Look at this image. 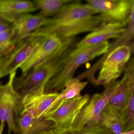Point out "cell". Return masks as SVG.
Returning <instances> with one entry per match:
<instances>
[{"instance_id": "cell-14", "label": "cell", "mask_w": 134, "mask_h": 134, "mask_svg": "<svg viewBox=\"0 0 134 134\" xmlns=\"http://www.w3.org/2000/svg\"><path fill=\"white\" fill-rule=\"evenodd\" d=\"M126 25L119 23H108L102 24L78 42L76 48L97 45L111 39H116L125 31Z\"/></svg>"}, {"instance_id": "cell-17", "label": "cell", "mask_w": 134, "mask_h": 134, "mask_svg": "<svg viewBox=\"0 0 134 134\" xmlns=\"http://www.w3.org/2000/svg\"><path fill=\"white\" fill-rule=\"evenodd\" d=\"M100 125L114 134L122 133L124 127L123 111L108 104L102 113Z\"/></svg>"}, {"instance_id": "cell-25", "label": "cell", "mask_w": 134, "mask_h": 134, "mask_svg": "<svg viewBox=\"0 0 134 134\" xmlns=\"http://www.w3.org/2000/svg\"><path fill=\"white\" fill-rule=\"evenodd\" d=\"M11 29V23L0 16V32Z\"/></svg>"}, {"instance_id": "cell-18", "label": "cell", "mask_w": 134, "mask_h": 134, "mask_svg": "<svg viewBox=\"0 0 134 134\" xmlns=\"http://www.w3.org/2000/svg\"><path fill=\"white\" fill-rule=\"evenodd\" d=\"M37 10L33 1L24 0H0V16L4 19Z\"/></svg>"}, {"instance_id": "cell-24", "label": "cell", "mask_w": 134, "mask_h": 134, "mask_svg": "<svg viewBox=\"0 0 134 134\" xmlns=\"http://www.w3.org/2000/svg\"><path fill=\"white\" fill-rule=\"evenodd\" d=\"M62 134H114L101 125H91L84 127L81 130L72 133Z\"/></svg>"}, {"instance_id": "cell-26", "label": "cell", "mask_w": 134, "mask_h": 134, "mask_svg": "<svg viewBox=\"0 0 134 134\" xmlns=\"http://www.w3.org/2000/svg\"><path fill=\"white\" fill-rule=\"evenodd\" d=\"M35 134H55L53 129H50Z\"/></svg>"}, {"instance_id": "cell-5", "label": "cell", "mask_w": 134, "mask_h": 134, "mask_svg": "<svg viewBox=\"0 0 134 134\" xmlns=\"http://www.w3.org/2000/svg\"><path fill=\"white\" fill-rule=\"evenodd\" d=\"M111 23L104 16L97 14L90 17L59 24H44L32 34L44 36L55 35L61 41L75 37L77 35L92 32L106 23Z\"/></svg>"}, {"instance_id": "cell-23", "label": "cell", "mask_w": 134, "mask_h": 134, "mask_svg": "<svg viewBox=\"0 0 134 134\" xmlns=\"http://www.w3.org/2000/svg\"><path fill=\"white\" fill-rule=\"evenodd\" d=\"M19 43L13 38L11 29L0 32V56L3 57L8 55Z\"/></svg>"}, {"instance_id": "cell-8", "label": "cell", "mask_w": 134, "mask_h": 134, "mask_svg": "<svg viewBox=\"0 0 134 134\" xmlns=\"http://www.w3.org/2000/svg\"><path fill=\"white\" fill-rule=\"evenodd\" d=\"M46 37V36L32 34L20 42L11 53L2 57L0 78L9 75L20 68Z\"/></svg>"}, {"instance_id": "cell-11", "label": "cell", "mask_w": 134, "mask_h": 134, "mask_svg": "<svg viewBox=\"0 0 134 134\" xmlns=\"http://www.w3.org/2000/svg\"><path fill=\"white\" fill-rule=\"evenodd\" d=\"M48 18L39 14L24 13L5 19L11 24L13 38L20 42L41 27Z\"/></svg>"}, {"instance_id": "cell-19", "label": "cell", "mask_w": 134, "mask_h": 134, "mask_svg": "<svg viewBox=\"0 0 134 134\" xmlns=\"http://www.w3.org/2000/svg\"><path fill=\"white\" fill-rule=\"evenodd\" d=\"M130 97V91L126 75L118 81V84L111 97L108 104L124 111L127 107Z\"/></svg>"}, {"instance_id": "cell-1", "label": "cell", "mask_w": 134, "mask_h": 134, "mask_svg": "<svg viewBox=\"0 0 134 134\" xmlns=\"http://www.w3.org/2000/svg\"><path fill=\"white\" fill-rule=\"evenodd\" d=\"M59 52L38 67L15 77L13 86L15 90L24 97L42 88L60 72L69 56L76 48L78 39L73 37L62 41Z\"/></svg>"}, {"instance_id": "cell-3", "label": "cell", "mask_w": 134, "mask_h": 134, "mask_svg": "<svg viewBox=\"0 0 134 134\" xmlns=\"http://www.w3.org/2000/svg\"><path fill=\"white\" fill-rule=\"evenodd\" d=\"M108 41L81 48H76L70 53L62 71L52 79L44 89L45 93H57L63 89L67 83L73 78L77 68L97 57L104 55L108 51Z\"/></svg>"}, {"instance_id": "cell-9", "label": "cell", "mask_w": 134, "mask_h": 134, "mask_svg": "<svg viewBox=\"0 0 134 134\" xmlns=\"http://www.w3.org/2000/svg\"><path fill=\"white\" fill-rule=\"evenodd\" d=\"M44 89L41 88L24 97L21 114L28 113L37 119H43L49 111L61 101L59 93H45Z\"/></svg>"}, {"instance_id": "cell-12", "label": "cell", "mask_w": 134, "mask_h": 134, "mask_svg": "<svg viewBox=\"0 0 134 134\" xmlns=\"http://www.w3.org/2000/svg\"><path fill=\"white\" fill-rule=\"evenodd\" d=\"M62 45L63 41L56 35L46 36L30 57L20 67L22 73L38 67L56 55Z\"/></svg>"}, {"instance_id": "cell-29", "label": "cell", "mask_w": 134, "mask_h": 134, "mask_svg": "<svg viewBox=\"0 0 134 134\" xmlns=\"http://www.w3.org/2000/svg\"><path fill=\"white\" fill-rule=\"evenodd\" d=\"M2 57L0 56V70H1V65L2 61ZM0 84H2V83L1 81V78H0Z\"/></svg>"}, {"instance_id": "cell-13", "label": "cell", "mask_w": 134, "mask_h": 134, "mask_svg": "<svg viewBox=\"0 0 134 134\" xmlns=\"http://www.w3.org/2000/svg\"><path fill=\"white\" fill-rule=\"evenodd\" d=\"M97 14L95 10L90 5L81 4L79 1H75L64 6L53 16L48 18L44 24L64 23L82 19Z\"/></svg>"}, {"instance_id": "cell-28", "label": "cell", "mask_w": 134, "mask_h": 134, "mask_svg": "<svg viewBox=\"0 0 134 134\" xmlns=\"http://www.w3.org/2000/svg\"><path fill=\"white\" fill-rule=\"evenodd\" d=\"M120 134H134V128L126 132H123Z\"/></svg>"}, {"instance_id": "cell-15", "label": "cell", "mask_w": 134, "mask_h": 134, "mask_svg": "<svg viewBox=\"0 0 134 134\" xmlns=\"http://www.w3.org/2000/svg\"><path fill=\"white\" fill-rule=\"evenodd\" d=\"M123 72L127 77L130 97L128 105L123 111L124 127L123 133L134 128V56H131Z\"/></svg>"}, {"instance_id": "cell-10", "label": "cell", "mask_w": 134, "mask_h": 134, "mask_svg": "<svg viewBox=\"0 0 134 134\" xmlns=\"http://www.w3.org/2000/svg\"><path fill=\"white\" fill-rule=\"evenodd\" d=\"M133 0H87L97 14L104 16L111 23L127 24Z\"/></svg>"}, {"instance_id": "cell-16", "label": "cell", "mask_w": 134, "mask_h": 134, "mask_svg": "<svg viewBox=\"0 0 134 134\" xmlns=\"http://www.w3.org/2000/svg\"><path fill=\"white\" fill-rule=\"evenodd\" d=\"M20 134H35L50 129H53L54 124L44 118L38 119L28 113L20 115L18 121Z\"/></svg>"}, {"instance_id": "cell-4", "label": "cell", "mask_w": 134, "mask_h": 134, "mask_svg": "<svg viewBox=\"0 0 134 134\" xmlns=\"http://www.w3.org/2000/svg\"><path fill=\"white\" fill-rule=\"evenodd\" d=\"M16 71L9 75L5 84H0V121L7 123L8 134H20L18 121L23 109L24 97L13 88Z\"/></svg>"}, {"instance_id": "cell-20", "label": "cell", "mask_w": 134, "mask_h": 134, "mask_svg": "<svg viewBox=\"0 0 134 134\" xmlns=\"http://www.w3.org/2000/svg\"><path fill=\"white\" fill-rule=\"evenodd\" d=\"M122 45L128 46L131 50L132 56H134V0L125 31L115 41L110 44L108 52H111L116 47Z\"/></svg>"}, {"instance_id": "cell-7", "label": "cell", "mask_w": 134, "mask_h": 134, "mask_svg": "<svg viewBox=\"0 0 134 134\" xmlns=\"http://www.w3.org/2000/svg\"><path fill=\"white\" fill-rule=\"evenodd\" d=\"M119 80L105 86L101 93H96L90 98L74 121L70 131L72 133L81 130L84 127L100 125L102 113L108 104L112 95L115 90Z\"/></svg>"}, {"instance_id": "cell-21", "label": "cell", "mask_w": 134, "mask_h": 134, "mask_svg": "<svg viewBox=\"0 0 134 134\" xmlns=\"http://www.w3.org/2000/svg\"><path fill=\"white\" fill-rule=\"evenodd\" d=\"M72 0H35L33 1L37 9L41 11L38 13L48 18L53 16L64 6L72 3Z\"/></svg>"}, {"instance_id": "cell-27", "label": "cell", "mask_w": 134, "mask_h": 134, "mask_svg": "<svg viewBox=\"0 0 134 134\" xmlns=\"http://www.w3.org/2000/svg\"><path fill=\"white\" fill-rule=\"evenodd\" d=\"M5 123V122H4V121L1 122V124H0V134H2L4 127Z\"/></svg>"}, {"instance_id": "cell-6", "label": "cell", "mask_w": 134, "mask_h": 134, "mask_svg": "<svg viewBox=\"0 0 134 134\" xmlns=\"http://www.w3.org/2000/svg\"><path fill=\"white\" fill-rule=\"evenodd\" d=\"M90 98V95L86 94L71 100H62L49 111L44 118L53 122L55 134L68 133L77 116Z\"/></svg>"}, {"instance_id": "cell-2", "label": "cell", "mask_w": 134, "mask_h": 134, "mask_svg": "<svg viewBox=\"0 0 134 134\" xmlns=\"http://www.w3.org/2000/svg\"><path fill=\"white\" fill-rule=\"evenodd\" d=\"M132 56L127 46L116 47L103 55L100 60L91 68L79 76L80 78L87 77L95 85H108L116 81L123 72Z\"/></svg>"}, {"instance_id": "cell-22", "label": "cell", "mask_w": 134, "mask_h": 134, "mask_svg": "<svg viewBox=\"0 0 134 134\" xmlns=\"http://www.w3.org/2000/svg\"><path fill=\"white\" fill-rule=\"evenodd\" d=\"M87 84V82H82L76 77L69 82L65 88L59 93L61 100H71L79 97L81 91Z\"/></svg>"}]
</instances>
